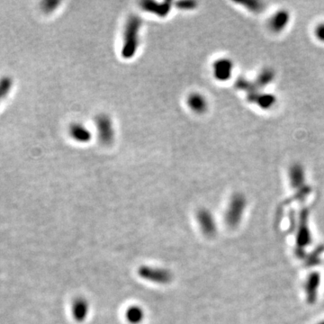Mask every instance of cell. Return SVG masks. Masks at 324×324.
<instances>
[{"label": "cell", "mask_w": 324, "mask_h": 324, "mask_svg": "<svg viewBox=\"0 0 324 324\" xmlns=\"http://www.w3.org/2000/svg\"><path fill=\"white\" fill-rule=\"evenodd\" d=\"M142 8L148 13L155 14L158 16L164 18L170 11L171 3L168 1L162 3L156 1H144L142 2Z\"/></svg>", "instance_id": "obj_4"}, {"label": "cell", "mask_w": 324, "mask_h": 324, "mask_svg": "<svg viewBox=\"0 0 324 324\" xmlns=\"http://www.w3.org/2000/svg\"><path fill=\"white\" fill-rule=\"evenodd\" d=\"M140 274L144 278L148 279L157 283L165 284L168 282L171 278V274L168 271L148 268H144L140 270Z\"/></svg>", "instance_id": "obj_5"}, {"label": "cell", "mask_w": 324, "mask_h": 324, "mask_svg": "<svg viewBox=\"0 0 324 324\" xmlns=\"http://www.w3.org/2000/svg\"><path fill=\"white\" fill-rule=\"evenodd\" d=\"M290 21V14L286 10H280L274 13L270 18L268 26L270 30L274 32H280L284 30Z\"/></svg>", "instance_id": "obj_6"}, {"label": "cell", "mask_w": 324, "mask_h": 324, "mask_svg": "<svg viewBox=\"0 0 324 324\" xmlns=\"http://www.w3.org/2000/svg\"><path fill=\"white\" fill-rule=\"evenodd\" d=\"M88 312V304L84 299H78L73 304V315L78 320H83Z\"/></svg>", "instance_id": "obj_9"}, {"label": "cell", "mask_w": 324, "mask_h": 324, "mask_svg": "<svg viewBox=\"0 0 324 324\" xmlns=\"http://www.w3.org/2000/svg\"><path fill=\"white\" fill-rule=\"evenodd\" d=\"M290 178L292 184H298L299 182H302V180H304V168L300 164H294L292 168H290Z\"/></svg>", "instance_id": "obj_11"}, {"label": "cell", "mask_w": 324, "mask_h": 324, "mask_svg": "<svg viewBox=\"0 0 324 324\" xmlns=\"http://www.w3.org/2000/svg\"><path fill=\"white\" fill-rule=\"evenodd\" d=\"M314 36L320 42H324V22L317 24L314 28Z\"/></svg>", "instance_id": "obj_13"}, {"label": "cell", "mask_w": 324, "mask_h": 324, "mask_svg": "<svg viewBox=\"0 0 324 324\" xmlns=\"http://www.w3.org/2000/svg\"><path fill=\"white\" fill-rule=\"evenodd\" d=\"M232 70H234V64L229 58H219L216 60L212 65L214 76L217 80H228L232 76Z\"/></svg>", "instance_id": "obj_3"}, {"label": "cell", "mask_w": 324, "mask_h": 324, "mask_svg": "<svg viewBox=\"0 0 324 324\" xmlns=\"http://www.w3.org/2000/svg\"><path fill=\"white\" fill-rule=\"evenodd\" d=\"M70 135L78 142L85 144L91 140L90 130L82 124H73L70 127Z\"/></svg>", "instance_id": "obj_8"}, {"label": "cell", "mask_w": 324, "mask_h": 324, "mask_svg": "<svg viewBox=\"0 0 324 324\" xmlns=\"http://www.w3.org/2000/svg\"><path fill=\"white\" fill-rule=\"evenodd\" d=\"M98 139L103 144H110L114 137V130L111 118L106 114H100L96 119Z\"/></svg>", "instance_id": "obj_2"}, {"label": "cell", "mask_w": 324, "mask_h": 324, "mask_svg": "<svg viewBox=\"0 0 324 324\" xmlns=\"http://www.w3.org/2000/svg\"><path fill=\"white\" fill-rule=\"evenodd\" d=\"M196 2H192V1H184V2H178V8L184 9V10H189V9H193L196 8Z\"/></svg>", "instance_id": "obj_15"}, {"label": "cell", "mask_w": 324, "mask_h": 324, "mask_svg": "<svg viewBox=\"0 0 324 324\" xmlns=\"http://www.w3.org/2000/svg\"><path fill=\"white\" fill-rule=\"evenodd\" d=\"M144 310L137 306H132L127 310L126 318L130 324H139L144 319Z\"/></svg>", "instance_id": "obj_10"}, {"label": "cell", "mask_w": 324, "mask_h": 324, "mask_svg": "<svg viewBox=\"0 0 324 324\" xmlns=\"http://www.w3.org/2000/svg\"><path fill=\"white\" fill-rule=\"evenodd\" d=\"M272 76H273L272 72L266 70V72H262L260 76L258 78V80L262 84H268V83H270V81L272 80Z\"/></svg>", "instance_id": "obj_14"}, {"label": "cell", "mask_w": 324, "mask_h": 324, "mask_svg": "<svg viewBox=\"0 0 324 324\" xmlns=\"http://www.w3.org/2000/svg\"><path fill=\"white\" fill-rule=\"evenodd\" d=\"M142 21L138 16H130L126 22L124 32V44L122 47V56L124 58H132L139 48L140 31Z\"/></svg>", "instance_id": "obj_1"}, {"label": "cell", "mask_w": 324, "mask_h": 324, "mask_svg": "<svg viewBox=\"0 0 324 324\" xmlns=\"http://www.w3.org/2000/svg\"><path fill=\"white\" fill-rule=\"evenodd\" d=\"M188 108L196 114H202L208 108V102L206 96L200 93H192L188 98Z\"/></svg>", "instance_id": "obj_7"}, {"label": "cell", "mask_w": 324, "mask_h": 324, "mask_svg": "<svg viewBox=\"0 0 324 324\" xmlns=\"http://www.w3.org/2000/svg\"><path fill=\"white\" fill-rule=\"evenodd\" d=\"M198 219L202 229L206 232H210L214 228V222L211 216L206 211H201L198 214Z\"/></svg>", "instance_id": "obj_12"}]
</instances>
